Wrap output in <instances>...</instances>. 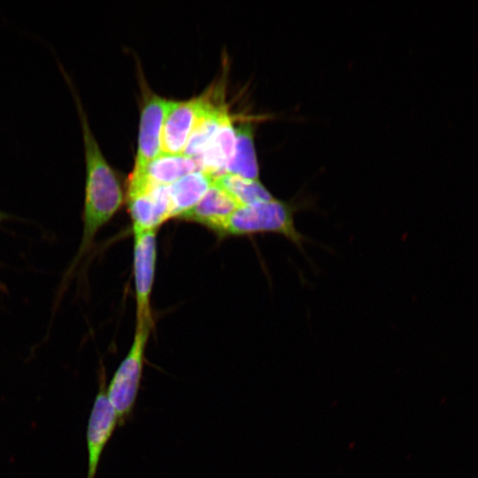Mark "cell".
Instances as JSON below:
<instances>
[{
    "instance_id": "cell-1",
    "label": "cell",
    "mask_w": 478,
    "mask_h": 478,
    "mask_svg": "<svg viewBox=\"0 0 478 478\" xmlns=\"http://www.w3.org/2000/svg\"><path fill=\"white\" fill-rule=\"evenodd\" d=\"M61 72L72 90L81 120L86 178L81 243L76 255L64 275L60 291L64 289L67 280L81 259L91 248L98 231L115 215L124 199L120 180L98 146L73 84L66 71L61 69Z\"/></svg>"
},
{
    "instance_id": "cell-2",
    "label": "cell",
    "mask_w": 478,
    "mask_h": 478,
    "mask_svg": "<svg viewBox=\"0 0 478 478\" xmlns=\"http://www.w3.org/2000/svg\"><path fill=\"white\" fill-rule=\"evenodd\" d=\"M305 205L274 197L268 202L240 206L227 220L220 235H280L306 257L304 244L312 241L297 229L295 221L297 213L305 209Z\"/></svg>"
},
{
    "instance_id": "cell-3",
    "label": "cell",
    "mask_w": 478,
    "mask_h": 478,
    "mask_svg": "<svg viewBox=\"0 0 478 478\" xmlns=\"http://www.w3.org/2000/svg\"><path fill=\"white\" fill-rule=\"evenodd\" d=\"M150 332L148 328H135L130 349L107 385L108 397L115 409L120 426L131 417L136 403Z\"/></svg>"
},
{
    "instance_id": "cell-4",
    "label": "cell",
    "mask_w": 478,
    "mask_h": 478,
    "mask_svg": "<svg viewBox=\"0 0 478 478\" xmlns=\"http://www.w3.org/2000/svg\"><path fill=\"white\" fill-rule=\"evenodd\" d=\"M134 279L136 301V327H152L150 296L157 259V229H133Z\"/></svg>"
},
{
    "instance_id": "cell-5",
    "label": "cell",
    "mask_w": 478,
    "mask_h": 478,
    "mask_svg": "<svg viewBox=\"0 0 478 478\" xmlns=\"http://www.w3.org/2000/svg\"><path fill=\"white\" fill-rule=\"evenodd\" d=\"M119 420L107 394L104 373L99 374L98 390L87 427V478H95L103 451L112 438Z\"/></svg>"
},
{
    "instance_id": "cell-6",
    "label": "cell",
    "mask_w": 478,
    "mask_h": 478,
    "mask_svg": "<svg viewBox=\"0 0 478 478\" xmlns=\"http://www.w3.org/2000/svg\"><path fill=\"white\" fill-rule=\"evenodd\" d=\"M168 102L156 94L146 93L140 116L135 166L129 176H141L147 165L161 153V134Z\"/></svg>"
},
{
    "instance_id": "cell-7",
    "label": "cell",
    "mask_w": 478,
    "mask_h": 478,
    "mask_svg": "<svg viewBox=\"0 0 478 478\" xmlns=\"http://www.w3.org/2000/svg\"><path fill=\"white\" fill-rule=\"evenodd\" d=\"M202 107V96L187 101H170L161 134V152L183 154Z\"/></svg>"
},
{
    "instance_id": "cell-8",
    "label": "cell",
    "mask_w": 478,
    "mask_h": 478,
    "mask_svg": "<svg viewBox=\"0 0 478 478\" xmlns=\"http://www.w3.org/2000/svg\"><path fill=\"white\" fill-rule=\"evenodd\" d=\"M166 187H152L145 192L127 197L133 229H158L173 218Z\"/></svg>"
},
{
    "instance_id": "cell-9",
    "label": "cell",
    "mask_w": 478,
    "mask_h": 478,
    "mask_svg": "<svg viewBox=\"0 0 478 478\" xmlns=\"http://www.w3.org/2000/svg\"><path fill=\"white\" fill-rule=\"evenodd\" d=\"M198 170L196 158L184 154L161 152L147 165L141 176H129L127 187L169 186L181 177Z\"/></svg>"
},
{
    "instance_id": "cell-10",
    "label": "cell",
    "mask_w": 478,
    "mask_h": 478,
    "mask_svg": "<svg viewBox=\"0 0 478 478\" xmlns=\"http://www.w3.org/2000/svg\"><path fill=\"white\" fill-rule=\"evenodd\" d=\"M240 207L223 189L212 183L202 199L179 219L196 222L220 235L227 220Z\"/></svg>"
},
{
    "instance_id": "cell-11",
    "label": "cell",
    "mask_w": 478,
    "mask_h": 478,
    "mask_svg": "<svg viewBox=\"0 0 478 478\" xmlns=\"http://www.w3.org/2000/svg\"><path fill=\"white\" fill-rule=\"evenodd\" d=\"M235 144V128L229 112L222 121L205 150L197 158L199 170L214 178L224 173L229 163Z\"/></svg>"
},
{
    "instance_id": "cell-12",
    "label": "cell",
    "mask_w": 478,
    "mask_h": 478,
    "mask_svg": "<svg viewBox=\"0 0 478 478\" xmlns=\"http://www.w3.org/2000/svg\"><path fill=\"white\" fill-rule=\"evenodd\" d=\"M214 177L203 171L192 172L167 186L173 218L191 210L205 195Z\"/></svg>"
},
{
    "instance_id": "cell-13",
    "label": "cell",
    "mask_w": 478,
    "mask_h": 478,
    "mask_svg": "<svg viewBox=\"0 0 478 478\" xmlns=\"http://www.w3.org/2000/svg\"><path fill=\"white\" fill-rule=\"evenodd\" d=\"M225 173L248 179H258L253 127L250 123L235 127V144Z\"/></svg>"
},
{
    "instance_id": "cell-14",
    "label": "cell",
    "mask_w": 478,
    "mask_h": 478,
    "mask_svg": "<svg viewBox=\"0 0 478 478\" xmlns=\"http://www.w3.org/2000/svg\"><path fill=\"white\" fill-rule=\"evenodd\" d=\"M213 183L227 192L239 206L268 202L274 198L258 179L224 173L215 177Z\"/></svg>"
},
{
    "instance_id": "cell-15",
    "label": "cell",
    "mask_w": 478,
    "mask_h": 478,
    "mask_svg": "<svg viewBox=\"0 0 478 478\" xmlns=\"http://www.w3.org/2000/svg\"><path fill=\"white\" fill-rule=\"evenodd\" d=\"M9 217V214L0 209V223L6 220Z\"/></svg>"
}]
</instances>
